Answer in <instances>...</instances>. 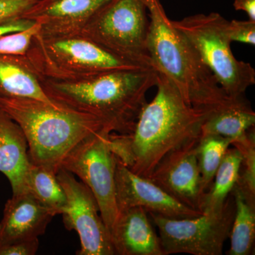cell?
Wrapping results in <instances>:
<instances>
[{
	"instance_id": "obj_18",
	"label": "cell",
	"mask_w": 255,
	"mask_h": 255,
	"mask_svg": "<svg viewBox=\"0 0 255 255\" xmlns=\"http://www.w3.org/2000/svg\"><path fill=\"white\" fill-rule=\"evenodd\" d=\"M255 125V112L241 97L210 114L203 125L201 135H219L236 142L248 136Z\"/></svg>"
},
{
	"instance_id": "obj_21",
	"label": "cell",
	"mask_w": 255,
	"mask_h": 255,
	"mask_svg": "<svg viewBox=\"0 0 255 255\" xmlns=\"http://www.w3.org/2000/svg\"><path fill=\"white\" fill-rule=\"evenodd\" d=\"M25 191L46 206L55 215L61 214L66 205L65 191L56 174L31 162L24 182Z\"/></svg>"
},
{
	"instance_id": "obj_9",
	"label": "cell",
	"mask_w": 255,
	"mask_h": 255,
	"mask_svg": "<svg viewBox=\"0 0 255 255\" xmlns=\"http://www.w3.org/2000/svg\"><path fill=\"white\" fill-rule=\"evenodd\" d=\"M110 132H98L82 140L64 159L61 167L79 178L92 191L112 235L119 209L115 187L117 158L109 145Z\"/></svg>"
},
{
	"instance_id": "obj_25",
	"label": "cell",
	"mask_w": 255,
	"mask_h": 255,
	"mask_svg": "<svg viewBox=\"0 0 255 255\" xmlns=\"http://www.w3.org/2000/svg\"><path fill=\"white\" fill-rule=\"evenodd\" d=\"M227 33L231 42H239L246 44L255 45V21H238L232 20L228 21Z\"/></svg>"
},
{
	"instance_id": "obj_28",
	"label": "cell",
	"mask_w": 255,
	"mask_h": 255,
	"mask_svg": "<svg viewBox=\"0 0 255 255\" xmlns=\"http://www.w3.org/2000/svg\"><path fill=\"white\" fill-rule=\"evenodd\" d=\"M33 21L24 18H18L0 25V36L7 33L22 31L33 24Z\"/></svg>"
},
{
	"instance_id": "obj_15",
	"label": "cell",
	"mask_w": 255,
	"mask_h": 255,
	"mask_svg": "<svg viewBox=\"0 0 255 255\" xmlns=\"http://www.w3.org/2000/svg\"><path fill=\"white\" fill-rule=\"evenodd\" d=\"M112 238L116 255H164L147 212L141 207L119 211Z\"/></svg>"
},
{
	"instance_id": "obj_24",
	"label": "cell",
	"mask_w": 255,
	"mask_h": 255,
	"mask_svg": "<svg viewBox=\"0 0 255 255\" xmlns=\"http://www.w3.org/2000/svg\"><path fill=\"white\" fill-rule=\"evenodd\" d=\"M40 30L41 26L34 22L26 29L0 36V55L24 56L32 39L39 33Z\"/></svg>"
},
{
	"instance_id": "obj_26",
	"label": "cell",
	"mask_w": 255,
	"mask_h": 255,
	"mask_svg": "<svg viewBox=\"0 0 255 255\" xmlns=\"http://www.w3.org/2000/svg\"><path fill=\"white\" fill-rule=\"evenodd\" d=\"M38 0H0V25L21 18Z\"/></svg>"
},
{
	"instance_id": "obj_5",
	"label": "cell",
	"mask_w": 255,
	"mask_h": 255,
	"mask_svg": "<svg viewBox=\"0 0 255 255\" xmlns=\"http://www.w3.org/2000/svg\"><path fill=\"white\" fill-rule=\"evenodd\" d=\"M24 58L38 78L55 80H75L117 70L147 68L121 59L79 34L38 33L32 39Z\"/></svg>"
},
{
	"instance_id": "obj_22",
	"label": "cell",
	"mask_w": 255,
	"mask_h": 255,
	"mask_svg": "<svg viewBox=\"0 0 255 255\" xmlns=\"http://www.w3.org/2000/svg\"><path fill=\"white\" fill-rule=\"evenodd\" d=\"M234 142L233 139L219 135H201L196 145V153L203 194L209 190L223 157Z\"/></svg>"
},
{
	"instance_id": "obj_14",
	"label": "cell",
	"mask_w": 255,
	"mask_h": 255,
	"mask_svg": "<svg viewBox=\"0 0 255 255\" xmlns=\"http://www.w3.org/2000/svg\"><path fill=\"white\" fill-rule=\"evenodd\" d=\"M55 214L27 191L12 194L0 222V247L38 239Z\"/></svg>"
},
{
	"instance_id": "obj_13",
	"label": "cell",
	"mask_w": 255,
	"mask_h": 255,
	"mask_svg": "<svg viewBox=\"0 0 255 255\" xmlns=\"http://www.w3.org/2000/svg\"><path fill=\"white\" fill-rule=\"evenodd\" d=\"M110 0H38L21 18L41 26L43 35L77 34Z\"/></svg>"
},
{
	"instance_id": "obj_11",
	"label": "cell",
	"mask_w": 255,
	"mask_h": 255,
	"mask_svg": "<svg viewBox=\"0 0 255 255\" xmlns=\"http://www.w3.org/2000/svg\"><path fill=\"white\" fill-rule=\"evenodd\" d=\"M115 187L119 212L130 208L141 207L147 214L172 219L195 217L202 214L179 202L150 178L134 173L117 159Z\"/></svg>"
},
{
	"instance_id": "obj_29",
	"label": "cell",
	"mask_w": 255,
	"mask_h": 255,
	"mask_svg": "<svg viewBox=\"0 0 255 255\" xmlns=\"http://www.w3.org/2000/svg\"><path fill=\"white\" fill-rule=\"evenodd\" d=\"M233 6L238 11H245L250 20L255 21V0H234Z\"/></svg>"
},
{
	"instance_id": "obj_7",
	"label": "cell",
	"mask_w": 255,
	"mask_h": 255,
	"mask_svg": "<svg viewBox=\"0 0 255 255\" xmlns=\"http://www.w3.org/2000/svg\"><path fill=\"white\" fill-rule=\"evenodd\" d=\"M227 20L219 13L199 14L172 21L231 99L243 97L255 85V71L251 64L233 55L228 38Z\"/></svg>"
},
{
	"instance_id": "obj_2",
	"label": "cell",
	"mask_w": 255,
	"mask_h": 255,
	"mask_svg": "<svg viewBox=\"0 0 255 255\" xmlns=\"http://www.w3.org/2000/svg\"><path fill=\"white\" fill-rule=\"evenodd\" d=\"M153 68L117 70L75 80L38 78L56 105L105 121L113 132L130 134L147 103L146 94L156 86Z\"/></svg>"
},
{
	"instance_id": "obj_27",
	"label": "cell",
	"mask_w": 255,
	"mask_h": 255,
	"mask_svg": "<svg viewBox=\"0 0 255 255\" xmlns=\"http://www.w3.org/2000/svg\"><path fill=\"white\" fill-rule=\"evenodd\" d=\"M38 239L18 242L0 247V255H33L38 249Z\"/></svg>"
},
{
	"instance_id": "obj_1",
	"label": "cell",
	"mask_w": 255,
	"mask_h": 255,
	"mask_svg": "<svg viewBox=\"0 0 255 255\" xmlns=\"http://www.w3.org/2000/svg\"><path fill=\"white\" fill-rule=\"evenodd\" d=\"M157 73V94L144 106L131 133L108 137L117 159L145 177L169 154L197 144L210 115L189 105L167 77Z\"/></svg>"
},
{
	"instance_id": "obj_20",
	"label": "cell",
	"mask_w": 255,
	"mask_h": 255,
	"mask_svg": "<svg viewBox=\"0 0 255 255\" xmlns=\"http://www.w3.org/2000/svg\"><path fill=\"white\" fill-rule=\"evenodd\" d=\"M235 214L230 237V255H251L255 240V199L238 184L232 191Z\"/></svg>"
},
{
	"instance_id": "obj_8",
	"label": "cell",
	"mask_w": 255,
	"mask_h": 255,
	"mask_svg": "<svg viewBox=\"0 0 255 255\" xmlns=\"http://www.w3.org/2000/svg\"><path fill=\"white\" fill-rule=\"evenodd\" d=\"M149 214L158 229L164 255H221L234 219V199L228 196L219 212L202 213L195 217L172 219Z\"/></svg>"
},
{
	"instance_id": "obj_17",
	"label": "cell",
	"mask_w": 255,
	"mask_h": 255,
	"mask_svg": "<svg viewBox=\"0 0 255 255\" xmlns=\"http://www.w3.org/2000/svg\"><path fill=\"white\" fill-rule=\"evenodd\" d=\"M0 97L34 99L61 107L48 98L24 56L0 55Z\"/></svg>"
},
{
	"instance_id": "obj_19",
	"label": "cell",
	"mask_w": 255,
	"mask_h": 255,
	"mask_svg": "<svg viewBox=\"0 0 255 255\" xmlns=\"http://www.w3.org/2000/svg\"><path fill=\"white\" fill-rule=\"evenodd\" d=\"M243 159V153L238 147L228 149L215 174L213 184L203 196L201 213L222 211L239 179Z\"/></svg>"
},
{
	"instance_id": "obj_4",
	"label": "cell",
	"mask_w": 255,
	"mask_h": 255,
	"mask_svg": "<svg viewBox=\"0 0 255 255\" xmlns=\"http://www.w3.org/2000/svg\"><path fill=\"white\" fill-rule=\"evenodd\" d=\"M0 108L22 129L30 162L57 174L64 159L85 138L113 132L105 121L31 98L0 97Z\"/></svg>"
},
{
	"instance_id": "obj_23",
	"label": "cell",
	"mask_w": 255,
	"mask_h": 255,
	"mask_svg": "<svg viewBox=\"0 0 255 255\" xmlns=\"http://www.w3.org/2000/svg\"><path fill=\"white\" fill-rule=\"evenodd\" d=\"M238 147L243 153L242 167L243 174H240L237 184L247 194L255 199V128L248 134L246 138L233 145Z\"/></svg>"
},
{
	"instance_id": "obj_3",
	"label": "cell",
	"mask_w": 255,
	"mask_h": 255,
	"mask_svg": "<svg viewBox=\"0 0 255 255\" xmlns=\"http://www.w3.org/2000/svg\"><path fill=\"white\" fill-rule=\"evenodd\" d=\"M145 4L152 68L167 77L196 110L211 114L237 100L223 91L191 43L174 27L159 0H145Z\"/></svg>"
},
{
	"instance_id": "obj_12",
	"label": "cell",
	"mask_w": 255,
	"mask_h": 255,
	"mask_svg": "<svg viewBox=\"0 0 255 255\" xmlns=\"http://www.w3.org/2000/svg\"><path fill=\"white\" fill-rule=\"evenodd\" d=\"M196 145L166 156L148 178L179 202L200 211L204 194Z\"/></svg>"
},
{
	"instance_id": "obj_6",
	"label": "cell",
	"mask_w": 255,
	"mask_h": 255,
	"mask_svg": "<svg viewBox=\"0 0 255 255\" xmlns=\"http://www.w3.org/2000/svg\"><path fill=\"white\" fill-rule=\"evenodd\" d=\"M149 28L145 0H110L77 34L125 61L153 68L147 49Z\"/></svg>"
},
{
	"instance_id": "obj_16",
	"label": "cell",
	"mask_w": 255,
	"mask_h": 255,
	"mask_svg": "<svg viewBox=\"0 0 255 255\" xmlns=\"http://www.w3.org/2000/svg\"><path fill=\"white\" fill-rule=\"evenodd\" d=\"M30 164L27 140L22 129L0 108V172L9 179L12 194L25 191Z\"/></svg>"
},
{
	"instance_id": "obj_10",
	"label": "cell",
	"mask_w": 255,
	"mask_h": 255,
	"mask_svg": "<svg viewBox=\"0 0 255 255\" xmlns=\"http://www.w3.org/2000/svg\"><path fill=\"white\" fill-rule=\"evenodd\" d=\"M66 196L62 211L65 227L80 238L79 255H114L112 235L101 216L100 208L88 187L61 167L56 174Z\"/></svg>"
}]
</instances>
